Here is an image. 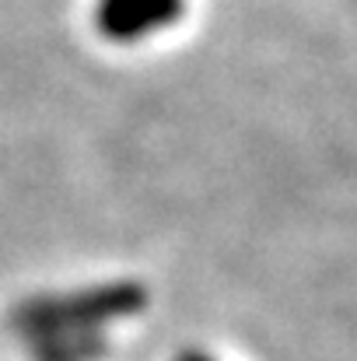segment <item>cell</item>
Segmentation results:
<instances>
[{"instance_id": "cell-1", "label": "cell", "mask_w": 357, "mask_h": 361, "mask_svg": "<svg viewBox=\"0 0 357 361\" xmlns=\"http://www.w3.org/2000/svg\"><path fill=\"white\" fill-rule=\"evenodd\" d=\"M144 302H147V291L133 281L102 284V288H84L74 295L28 298L14 309L11 326L25 341L56 337V334H92V330H102L109 319L140 312Z\"/></svg>"}, {"instance_id": "cell-2", "label": "cell", "mask_w": 357, "mask_h": 361, "mask_svg": "<svg viewBox=\"0 0 357 361\" xmlns=\"http://www.w3.org/2000/svg\"><path fill=\"white\" fill-rule=\"evenodd\" d=\"M182 11L186 0H99L95 25L113 42H137L179 21Z\"/></svg>"}, {"instance_id": "cell-3", "label": "cell", "mask_w": 357, "mask_h": 361, "mask_svg": "<svg viewBox=\"0 0 357 361\" xmlns=\"http://www.w3.org/2000/svg\"><path fill=\"white\" fill-rule=\"evenodd\" d=\"M32 344V358L35 361H95L106 355V334L92 330V334H56V337H39L28 341Z\"/></svg>"}, {"instance_id": "cell-4", "label": "cell", "mask_w": 357, "mask_h": 361, "mask_svg": "<svg viewBox=\"0 0 357 361\" xmlns=\"http://www.w3.org/2000/svg\"><path fill=\"white\" fill-rule=\"evenodd\" d=\"M179 361H214V358H207V355H193V351H189V355H182Z\"/></svg>"}]
</instances>
